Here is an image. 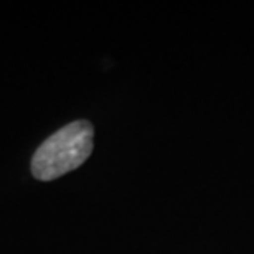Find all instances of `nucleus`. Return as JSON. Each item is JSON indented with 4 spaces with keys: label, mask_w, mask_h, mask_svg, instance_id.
<instances>
[{
    "label": "nucleus",
    "mask_w": 254,
    "mask_h": 254,
    "mask_svg": "<svg viewBox=\"0 0 254 254\" xmlns=\"http://www.w3.org/2000/svg\"><path fill=\"white\" fill-rule=\"evenodd\" d=\"M94 129L88 121H76L50 135L32 160L35 179L48 182L83 165L94 145Z\"/></svg>",
    "instance_id": "nucleus-1"
}]
</instances>
